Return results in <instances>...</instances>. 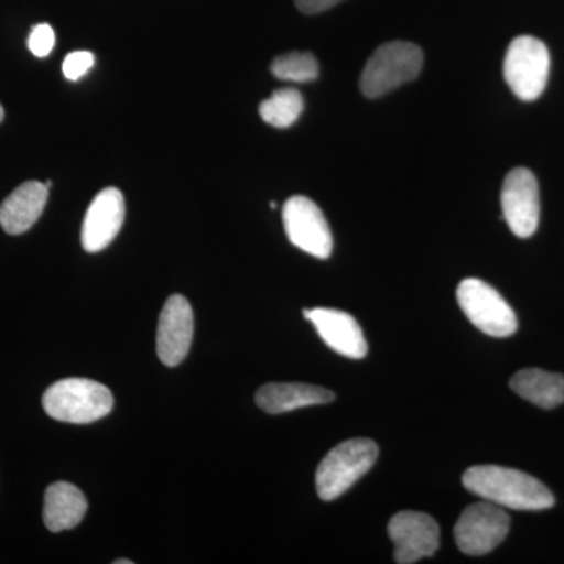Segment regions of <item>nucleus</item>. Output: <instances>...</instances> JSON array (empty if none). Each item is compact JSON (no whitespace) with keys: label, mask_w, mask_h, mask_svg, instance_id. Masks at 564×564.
I'll list each match as a JSON object with an SVG mask.
<instances>
[{"label":"nucleus","mask_w":564,"mask_h":564,"mask_svg":"<svg viewBox=\"0 0 564 564\" xmlns=\"http://www.w3.org/2000/svg\"><path fill=\"white\" fill-rule=\"evenodd\" d=\"M467 491L502 508L541 511L554 507V494L538 478L502 466H474L463 475Z\"/></svg>","instance_id":"nucleus-1"},{"label":"nucleus","mask_w":564,"mask_h":564,"mask_svg":"<svg viewBox=\"0 0 564 564\" xmlns=\"http://www.w3.org/2000/svg\"><path fill=\"white\" fill-rule=\"evenodd\" d=\"M43 408L55 421L82 425L110 414L113 410V395L109 388L98 381L66 378L44 392Z\"/></svg>","instance_id":"nucleus-2"},{"label":"nucleus","mask_w":564,"mask_h":564,"mask_svg":"<svg viewBox=\"0 0 564 564\" xmlns=\"http://www.w3.org/2000/svg\"><path fill=\"white\" fill-rule=\"evenodd\" d=\"M378 459V445L372 440L358 437L336 445L315 474V488L325 502L339 499L359 478L364 477Z\"/></svg>","instance_id":"nucleus-3"},{"label":"nucleus","mask_w":564,"mask_h":564,"mask_svg":"<svg viewBox=\"0 0 564 564\" xmlns=\"http://www.w3.org/2000/svg\"><path fill=\"white\" fill-rule=\"evenodd\" d=\"M423 52L408 41H392L378 47L367 61L359 80L364 96L375 99L388 95L421 74Z\"/></svg>","instance_id":"nucleus-4"},{"label":"nucleus","mask_w":564,"mask_h":564,"mask_svg":"<svg viewBox=\"0 0 564 564\" xmlns=\"http://www.w3.org/2000/svg\"><path fill=\"white\" fill-rule=\"evenodd\" d=\"M551 73V54L543 41L534 36H518L508 46L503 76L508 87L521 101L540 98Z\"/></svg>","instance_id":"nucleus-5"},{"label":"nucleus","mask_w":564,"mask_h":564,"mask_svg":"<svg viewBox=\"0 0 564 564\" xmlns=\"http://www.w3.org/2000/svg\"><path fill=\"white\" fill-rule=\"evenodd\" d=\"M456 300L464 315L481 333L492 337H510L518 332L514 311L488 282L467 278L459 282Z\"/></svg>","instance_id":"nucleus-6"},{"label":"nucleus","mask_w":564,"mask_h":564,"mask_svg":"<svg viewBox=\"0 0 564 564\" xmlns=\"http://www.w3.org/2000/svg\"><path fill=\"white\" fill-rule=\"evenodd\" d=\"M510 524V516L499 505L488 500L469 505L455 525L456 545L466 555L489 554L508 536Z\"/></svg>","instance_id":"nucleus-7"},{"label":"nucleus","mask_w":564,"mask_h":564,"mask_svg":"<svg viewBox=\"0 0 564 564\" xmlns=\"http://www.w3.org/2000/svg\"><path fill=\"white\" fill-rule=\"evenodd\" d=\"M285 234L296 248L317 259L333 252V234L321 207L306 196H292L282 209Z\"/></svg>","instance_id":"nucleus-8"},{"label":"nucleus","mask_w":564,"mask_h":564,"mask_svg":"<svg viewBox=\"0 0 564 564\" xmlns=\"http://www.w3.org/2000/svg\"><path fill=\"white\" fill-rule=\"evenodd\" d=\"M502 212L511 232L519 239H529L540 225L541 203L536 177L530 170H511L502 185Z\"/></svg>","instance_id":"nucleus-9"},{"label":"nucleus","mask_w":564,"mask_h":564,"mask_svg":"<svg viewBox=\"0 0 564 564\" xmlns=\"http://www.w3.org/2000/svg\"><path fill=\"white\" fill-rule=\"evenodd\" d=\"M393 545V560L399 564H413L433 556L440 549V525L430 514L421 511H400L388 525Z\"/></svg>","instance_id":"nucleus-10"},{"label":"nucleus","mask_w":564,"mask_h":564,"mask_svg":"<svg viewBox=\"0 0 564 564\" xmlns=\"http://www.w3.org/2000/svg\"><path fill=\"white\" fill-rule=\"evenodd\" d=\"M193 329L195 317L188 300L180 293L170 296L159 317L158 328V355L166 367L180 366L187 358Z\"/></svg>","instance_id":"nucleus-11"},{"label":"nucleus","mask_w":564,"mask_h":564,"mask_svg":"<svg viewBox=\"0 0 564 564\" xmlns=\"http://www.w3.org/2000/svg\"><path fill=\"white\" fill-rule=\"evenodd\" d=\"M126 217L124 196L118 188H104L93 199L84 225H82V247L88 252L106 250L121 231Z\"/></svg>","instance_id":"nucleus-12"},{"label":"nucleus","mask_w":564,"mask_h":564,"mask_svg":"<svg viewBox=\"0 0 564 564\" xmlns=\"http://www.w3.org/2000/svg\"><path fill=\"white\" fill-rule=\"evenodd\" d=\"M303 315L313 322L318 336L332 350L351 359L366 358L367 340L352 315L329 307L304 310Z\"/></svg>","instance_id":"nucleus-13"},{"label":"nucleus","mask_w":564,"mask_h":564,"mask_svg":"<svg viewBox=\"0 0 564 564\" xmlns=\"http://www.w3.org/2000/svg\"><path fill=\"white\" fill-rule=\"evenodd\" d=\"M50 198V188L39 181L20 185L0 204V226L10 236H20L39 221Z\"/></svg>","instance_id":"nucleus-14"},{"label":"nucleus","mask_w":564,"mask_h":564,"mask_svg":"<svg viewBox=\"0 0 564 564\" xmlns=\"http://www.w3.org/2000/svg\"><path fill=\"white\" fill-rule=\"evenodd\" d=\"M334 392L306 383H270L256 393V403L269 414L289 413L299 408L332 403Z\"/></svg>","instance_id":"nucleus-15"},{"label":"nucleus","mask_w":564,"mask_h":564,"mask_svg":"<svg viewBox=\"0 0 564 564\" xmlns=\"http://www.w3.org/2000/svg\"><path fill=\"white\" fill-rule=\"evenodd\" d=\"M87 510L84 492L68 481H57L44 494V525L51 532H65L79 525Z\"/></svg>","instance_id":"nucleus-16"},{"label":"nucleus","mask_w":564,"mask_h":564,"mask_svg":"<svg viewBox=\"0 0 564 564\" xmlns=\"http://www.w3.org/2000/svg\"><path fill=\"white\" fill-rule=\"evenodd\" d=\"M510 388L521 399L543 410H552L564 403V375L524 369L511 378Z\"/></svg>","instance_id":"nucleus-17"},{"label":"nucleus","mask_w":564,"mask_h":564,"mask_svg":"<svg viewBox=\"0 0 564 564\" xmlns=\"http://www.w3.org/2000/svg\"><path fill=\"white\" fill-rule=\"evenodd\" d=\"M304 101L302 93L295 88H281L273 91L269 99L259 106V115L267 124L273 128L285 129L295 124L302 117Z\"/></svg>","instance_id":"nucleus-18"},{"label":"nucleus","mask_w":564,"mask_h":564,"mask_svg":"<svg viewBox=\"0 0 564 564\" xmlns=\"http://www.w3.org/2000/svg\"><path fill=\"white\" fill-rule=\"evenodd\" d=\"M272 74L281 80L306 84L318 77V62L310 52H289L272 63Z\"/></svg>","instance_id":"nucleus-19"},{"label":"nucleus","mask_w":564,"mask_h":564,"mask_svg":"<svg viewBox=\"0 0 564 564\" xmlns=\"http://www.w3.org/2000/svg\"><path fill=\"white\" fill-rule=\"evenodd\" d=\"M95 65V55L88 51L70 52L63 62V74L68 80H79Z\"/></svg>","instance_id":"nucleus-20"},{"label":"nucleus","mask_w":564,"mask_h":564,"mask_svg":"<svg viewBox=\"0 0 564 564\" xmlns=\"http://www.w3.org/2000/svg\"><path fill=\"white\" fill-rule=\"evenodd\" d=\"M54 46L55 33L50 24H39L32 29L31 36H29V50L35 57H47Z\"/></svg>","instance_id":"nucleus-21"},{"label":"nucleus","mask_w":564,"mask_h":564,"mask_svg":"<svg viewBox=\"0 0 564 564\" xmlns=\"http://www.w3.org/2000/svg\"><path fill=\"white\" fill-rule=\"evenodd\" d=\"M344 0H295L296 9L304 14H317L336 7Z\"/></svg>","instance_id":"nucleus-22"},{"label":"nucleus","mask_w":564,"mask_h":564,"mask_svg":"<svg viewBox=\"0 0 564 564\" xmlns=\"http://www.w3.org/2000/svg\"><path fill=\"white\" fill-rule=\"evenodd\" d=\"M115 564H132V562H129V560H117Z\"/></svg>","instance_id":"nucleus-23"},{"label":"nucleus","mask_w":564,"mask_h":564,"mask_svg":"<svg viewBox=\"0 0 564 564\" xmlns=\"http://www.w3.org/2000/svg\"><path fill=\"white\" fill-rule=\"evenodd\" d=\"M3 117H6V113H3V107L0 106V122L3 121Z\"/></svg>","instance_id":"nucleus-24"},{"label":"nucleus","mask_w":564,"mask_h":564,"mask_svg":"<svg viewBox=\"0 0 564 564\" xmlns=\"http://www.w3.org/2000/svg\"><path fill=\"white\" fill-rule=\"evenodd\" d=\"M270 207H272V209H276V203H270Z\"/></svg>","instance_id":"nucleus-25"}]
</instances>
